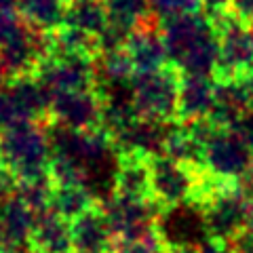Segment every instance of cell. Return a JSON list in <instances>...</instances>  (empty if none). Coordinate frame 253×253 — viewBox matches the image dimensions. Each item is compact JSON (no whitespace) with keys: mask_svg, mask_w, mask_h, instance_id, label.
Returning a JSON list of instances; mask_svg holds the SVG:
<instances>
[{"mask_svg":"<svg viewBox=\"0 0 253 253\" xmlns=\"http://www.w3.org/2000/svg\"><path fill=\"white\" fill-rule=\"evenodd\" d=\"M199 253H234V249H232L230 243L211 239V241H207V243H205L203 247L199 249Z\"/></svg>","mask_w":253,"mask_h":253,"instance_id":"cell-28","label":"cell"},{"mask_svg":"<svg viewBox=\"0 0 253 253\" xmlns=\"http://www.w3.org/2000/svg\"><path fill=\"white\" fill-rule=\"evenodd\" d=\"M234 129H239V131H241V135H243L245 139H247V141H249V146L253 148V110H251V112H249L247 116L243 118V121H241L239 125L234 126Z\"/></svg>","mask_w":253,"mask_h":253,"instance_id":"cell-29","label":"cell"},{"mask_svg":"<svg viewBox=\"0 0 253 253\" xmlns=\"http://www.w3.org/2000/svg\"><path fill=\"white\" fill-rule=\"evenodd\" d=\"M165 251H167V245L163 243L156 226L114 236L112 243V253H165Z\"/></svg>","mask_w":253,"mask_h":253,"instance_id":"cell-21","label":"cell"},{"mask_svg":"<svg viewBox=\"0 0 253 253\" xmlns=\"http://www.w3.org/2000/svg\"><path fill=\"white\" fill-rule=\"evenodd\" d=\"M215 106V76L181 74L179 99H177V121L194 123L209 118Z\"/></svg>","mask_w":253,"mask_h":253,"instance_id":"cell-13","label":"cell"},{"mask_svg":"<svg viewBox=\"0 0 253 253\" xmlns=\"http://www.w3.org/2000/svg\"><path fill=\"white\" fill-rule=\"evenodd\" d=\"M17 188H19V177L15 175L9 165L0 158V203L17 194Z\"/></svg>","mask_w":253,"mask_h":253,"instance_id":"cell-25","label":"cell"},{"mask_svg":"<svg viewBox=\"0 0 253 253\" xmlns=\"http://www.w3.org/2000/svg\"><path fill=\"white\" fill-rule=\"evenodd\" d=\"M234 253H253V232L243 230L239 236H234L230 241Z\"/></svg>","mask_w":253,"mask_h":253,"instance_id":"cell-26","label":"cell"},{"mask_svg":"<svg viewBox=\"0 0 253 253\" xmlns=\"http://www.w3.org/2000/svg\"><path fill=\"white\" fill-rule=\"evenodd\" d=\"M148 2H150V13H152V17L158 23L184 17V15L203 13L205 9L203 0H148Z\"/></svg>","mask_w":253,"mask_h":253,"instance_id":"cell-23","label":"cell"},{"mask_svg":"<svg viewBox=\"0 0 253 253\" xmlns=\"http://www.w3.org/2000/svg\"><path fill=\"white\" fill-rule=\"evenodd\" d=\"M95 205L97 203L93 201L89 190L83 184H55L51 209L55 213H59L61 217L72 221L76 217H81L89 209H93Z\"/></svg>","mask_w":253,"mask_h":253,"instance_id":"cell-20","label":"cell"},{"mask_svg":"<svg viewBox=\"0 0 253 253\" xmlns=\"http://www.w3.org/2000/svg\"><path fill=\"white\" fill-rule=\"evenodd\" d=\"M205 215L211 239L230 243L249 226L251 201L239 184H217L211 179V186L203 199Z\"/></svg>","mask_w":253,"mask_h":253,"instance_id":"cell-6","label":"cell"},{"mask_svg":"<svg viewBox=\"0 0 253 253\" xmlns=\"http://www.w3.org/2000/svg\"><path fill=\"white\" fill-rule=\"evenodd\" d=\"M0 253H4V251H2V247H0Z\"/></svg>","mask_w":253,"mask_h":253,"instance_id":"cell-34","label":"cell"},{"mask_svg":"<svg viewBox=\"0 0 253 253\" xmlns=\"http://www.w3.org/2000/svg\"><path fill=\"white\" fill-rule=\"evenodd\" d=\"M6 253H36L34 249H30V247H23V249H15V251H6Z\"/></svg>","mask_w":253,"mask_h":253,"instance_id":"cell-32","label":"cell"},{"mask_svg":"<svg viewBox=\"0 0 253 253\" xmlns=\"http://www.w3.org/2000/svg\"><path fill=\"white\" fill-rule=\"evenodd\" d=\"M17 6V0H0V9H13Z\"/></svg>","mask_w":253,"mask_h":253,"instance_id":"cell-31","label":"cell"},{"mask_svg":"<svg viewBox=\"0 0 253 253\" xmlns=\"http://www.w3.org/2000/svg\"><path fill=\"white\" fill-rule=\"evenodd\" d=\"M161 34L169 53V61L179 74L215 76L217 70V32L209 15L196 13L167 19Z\"/></svg>","mask_w":253,"mask_h":253,"instance_id":"cell-1","label":"cell"},{"mask_svg":"<svg viewBox=\"0 0 253 253\" xmlns=\"http://www.w3.org/2000/svg\"><path fill=\"white\" fill-rule=\"evenodd\" d=\"M51 123L74 131H93L104 118V93L101 86L51 95Z\"/></svg>","mask_w":253,"mask_h":253,"instance_id":"cell-10","label":"cell"},{"mask_svg":"<svg viewBox=\"0 0 253 253\" xmlns=\"http://www.w3.org/2000/svg\"><path fill=\"white\" fill-rule=\"evenodd\" d=\"M230 6L234 15L253 23V0H230Z\"/></svg>","mask_w":253,"mask_h":253,"instance_id":"cell-27","label":"cell"},{"mask_svg":"<svg viewBox=\"0 0 253 253\" xmlns=\"http://www.w3.org/2000/svg\"><path fill=\"white\" fill-rule=\"evenodd\" d=\"M150 173H152V199L161 207L203 201L211 186V179L205 175L203 169L179 163L165 154L150 158Z\"/></svg>","mask_w":253,"mask_h":253,"instance_id":"cell-5","label":"cell"},{"mask_svg":"<svg viewBox=\"0 0 253 253\" xmlns=\"http://www.w3.org/2000/svg\"><path fill=\"white\" fill-rule=\"evenodd\" d=\"M156 230L167 247L201 249L211 241L203 201H188L171 207H163L156 217Z\"/></svg>","mask_w":253,"mask_h":253,"instance_id":"cell-8","label":"cell"},{"mask_svg":"<svg viewBox=\"0 0 253 253\" xmlns=\"http://www.w3.org/2000/svg\"><path fill=\"white\" fill-rule=\"evenodd\" d=\"M108 11V34L101 42V51L123 46L126 36L141 23L152 19L148 0H104Z\"/></svg>","mask_w":253,"mask_h":253,"instance_id":"cell-14","label":"cell"},{"mask_svg":"<svg viewBox=\"0 0 253 253\" xmlns=\"http://www.w3.org/2000/svg\"><path fill=\"white\" fill-rule=\"evenodd\" d=\"M0 158L19 181L51 175L53 148L49 123H17L0 133Z\"/></svg>","mask_w":253,"mask_h":253,"instance_id":"cell-2","label":"cell"},{"mask_svg":"<svg viewBox=\"0 0 253 253\" xmlns=\"http://www.w3.org/2000/svg\"><path fill=\"white\" fill-rule=\"evenodd\" d=\"M165 253H199V249H194V247H167Z\"/></svg>","mask_w":253,"mask_h":253,"instance_id":"cell-30","label":"cell"},{"mask_svg":"<svg viewBox=\"0 0 253 253\" xmlns=\"http://www.w3.org/2000/svg\"><path fill=\"white\" fill-rule=\"evenodd\" d=\"M36 213L17 194L0 203V247L2 251H15L30 247Z\"/></svg>","mask_w":253,"mask_h":253,"instance_id":"cell-15","label":"cell"},{"mask_svg":"<svg viewBox=\"0 0 253 253\" xmlns=\"http://www.w3.org/2000/svg\"><path fill=\"white\" fill-rule=\"evenodd\" d=\"M23 26V19L17 11V6L13 9H0V49L15 36V32Z\"/></svg>","mask_w":253,"mask_h":253,"instance_id":"cell-24","label":"cell"},{"mask_svg":"<svg viewBox=\"0 0 253 253\" xmlns=\"http://www.w3.org/2000/svg\"><path fill=\"white\" fill-rule=\"evenodd\" d=\"M123 46L126 55H129L133 68H135V74L154 72V70H163L171 66L167 46H165L163 34H161V26H158V21L154 17L133 30L126 36Z\"/></svg>","mask_w":253,"mask_h":253,"instance_id":"cell-12","label":"cell"},{"mask_svg":"<svg viewBox=\"0 0 253 253\" xmlns=\"http://www.w3.org/2000/svg\"><path fill=\"white\" fill-rule=\"evenodd\" d=\"M179 81L181 74L173 66L133 76L129 83V95L137 116L158 123L177 121Z\"/></svg>","mask_w":253,"mask_h":253,"instance_id":"cell-3","label":"cell"},{"mask_svg":"<svg viewBox=\"0 0 253 253\" xmlns=\"http://www.w3.org/2000/svg\"><path fill=\"white\" fill-rule=\"evenodd\" d=\"M217 32L215 78H236L253 72V23L232 11L211 19Z\"/></svg>","mask_w":253,"mask_h":253,"instance_id":"cell-7","label":"cell"},{"mask_svg":"<svg viewBox=\"0 0 253 253\" xmlns=\"http://www.w3.org/2000/svg\"><path fill=\"white\" fill-rule=\"evenodd\" d=\"M247 230L253 232V203H251V213H249V226H247Z\"/></svg>","mask_w":253,"mask_h":253,"instance_id":"cell-33","label":"cell"},{"mask_svg":"<svg viewBox=\"0 0 253 253\" xmlns=\"http://www.w3.org/2000/svg\"><path fill=\"white\" fill-rule=\"evenodd\" d=\"M70 0H17L21 19L44 34H51L66 23Z\"/></svg>","mask_w":253,"mask_h":253,"instance_id":"cell-19","label":"cell"},{"mask_svg":"<svg viewBox=\"0 0 253 253\" xmlns=\"http://www.w3.org/2000/svg\"><path fill=\"white\" fill-rule=\"evenodd\" d=\"M116 194L131 196V199H152L150 158L121 152V171H118Z\"/></svg>","mask_w":253,"mask_h":253,"instance_id":"cell-18","label":"cell"},{"mask_svg":"<svg viewBox=\"0 0 253 253\" xmlns=\"http://www.w3.org/2000/svg\"><path fill=\"white\" fill-rule=\"evenodd\" d=\"M74 253H112L114 234L99 205L72 219Z\"/></svg>","mask_w":253,"mask_h":253,"instance_id":"cell-16","label":"cell"},{"mask_svg":"<svg viewBox=\"0 0 253 253\" xmlns=\"http://www.w3.org/2000/svg\"><path fill=\"white\" fill-rule=\"evenodd\" d=\"M36 78L42 83L49 95L93 89V86H99L97 59L86 57V55L49 53V57L36 72Z\"/></svg>","mask_w":253,"mask_h":253,"instance_id":"cell-9","label":"cell"},{"mask_svg":"<svg viewBox=\"0 0 253 253\" xmlns=\"http://www.w3.org/2000/svg\"><path fill=\"white\" fill-rule=\"evenodd\" d=\"M253 165V148L232 126H217L203 152V171L217 184H239Z\"/></svg>","mask_w":253,"mask_h":253,"instance_id":"cell-4","label":"cell"},{"mask_svg":"<svg viewBox=\"0 0 253 253\" xmlns=\"http://www.w3.org/2000/svg\"><path fill=\"white\" fill-rule=\"evenodd\" d=\"M99 207L104 211L114 236L156 226V217L163 209L154 199H131V196L123 194L110 196Z\"/></svg>","mask_w":253,"mask_h":253,"instance_id":"cell-11","label":"cell"},{"mask_svg":"<svg viewBox=\"0 0 253 253\" xmlns=\"http://www.w3.org/2000/svg\"><path fill=\"white\" fill-rule=\"evenodd\" d=\"M30 249L36 253H74L72 221L61 217L53 209L36 215Z\"/></svg>","mask_w":253,"mask_h":253,"instance_id":"cell-17","label":"cell"},{"mask_svg":"<svg viewBox=\"0 0 253 253\" xmlns=\"http://www.w3.org/2000/svg\"><path fill=\"white\" fill-rule=\"evenodd\" d=\"M53 190H55V181L51 175L44 177H36V179H26L19 181L17 188V196L28 205L38 215L42 211L51 209V201H53Z\"/></svg>","mask_w":253,"mask_h":253,"instance_id":"cell-22","label":"cell"}]
</instances>
